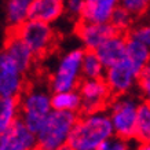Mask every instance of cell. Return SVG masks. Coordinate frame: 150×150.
<instances>
[{"label": "cell", "instance_id": "obj_1", "mask_svg": "<svg viewBox=\"0 0 150 150\" xmlns=\"http://www.w3.org/2000/svg\"><path fill=\"white\" fill-rule=\"evenodd\" d=\"M113 135L108 112L98 110L92 113H84L83 117L77 118L73 127L68 147L70 150H95L102 142Z\"/></svg>", "mask_w": 150, "mask_h": 150}, {"label": "cell", "instance_id": "obj_2", "mask_svg": "<svg viewBox=\"0 0 150 150\" xmlns=\"http://www.w3.org/2000/svg\"><path fill=\"white\" fill-rule=\"evenodd\" d=\"M77 118V113L51 110L36 132L37 150H58L68 146L69 137Z\"/></svg>", "mask_w": 150, "mask_h": 150}, {"label": "cell", "instance_id": "obj_3", "mask_svg": "<svg viewBox=\"0 0 150 150\" xmlns=\"http://www.w3.org/2000/svg\"><path fill=\"white\" fill-rule=\"evenodd\" d=\"M19 118L33 134L43 125L51 113V94L43 87H32L18 96Z\"/></svg>", "mask_w": 150, "mask_h": 150}, {"label": "cell", "instance_id": "obj_4", "mask_svg": "<svg viewBox=\"0 0 150 150\" xmlns=\"http://www.w3.org/2000/svg\"><path fill=\"white\" fill-rule=\"evenodd\" d=\"M108 106H109L108 114L114 137L125 141L134 138L139 100L131 94H123V95H116L112 100H109Z\"/></svg>", "mask_w": 150, "mask_h": 150}, {"label": "cell", "instance_id": "obj_5", "mask_svg": "<svg viewBox=\"0 0 150 150\" xmlns=\"http://www.w3.org/2000/svg\"><path fill=\"white\" fill-rule=\"evenodd\" d=\"M84 50L73 48L66 51L57 62L50 79V88L52 92L77 90L81 81V59Z\"/></svg>", "mask_w": 150, "mask_h": 150}, {"label": "cell", "instance_id": "obj_6", "mask_svg": "<svg viewBox=\"0 0 150 150\" xmlns=\"http://www.w3.org/2000/svg\"><path fill=\"white\" fill-rule=\"evenodd\" d=\"M14 33L29 47L35 57L47 54L55 40V33L51 23L35 19H26L14 29Z\"/></svg>", "mask_w": 150, "mask_h": 150}, {"label": "cell", "instance_id": "obj_7", "mask_svg": "<svg viewBox=\"0 0 150 150\" xmlns=\"http://www.w3.org/2000/svg\"><path fill=\"white\" fill-rule=\"evenodd\" d=\"M139 74L141 73L127 59L123 58L117 64L106 68L103 80L112 94L123 95V94H129L137 87Z\"/></svg>", "mask_w": 150, "mask_h": 150}, {"label": "cell", "instance_id": "obj_8", "mask_svg": "<svg viewBox=\"0 0 150 150\" xmlns=\"http://www.w3.org/2000/svg\"><path fill=\"white\" fill-rule=\"evenodd\" d=\"M77 92L84 113L103 110L105 106L109 103L112 94L103 79H84L79 84Z\"/></svg>", "mask_w": 150, "mask_h": 150}, {"label": "cell", "instance_id": "obj_9", "mask_svg": "<svg viewBox=\"0 0 150 150\" xmlns=\"http://www.w3.org/2000/svg\"><path fill=\"white\" fill-rule=\"evenodd\" d=\"M25 87L23 73L4 51L0 52V98H18Z\"/></svg>", "mask_w": 150, "mask_h": 150}, {"label": "cell", "instance_id": "obj_10", "mask_svg": "<svg viewBox=\"0 0 150 150\" xmlns=\"http://www.w3.org/2000/svg\"><path fill=\"white\" fill-rule=\"evenodd\" d=\"M0 150H37L36 134L18 118L6 132L0 135Z\"/></svg>", "mask_w": 150, "mask_h": 150}, {"label": "cell", "instance_id": "obj_11", "mask_svg": "<svg viewBox=\"0 0 150 150\" xmlns=\"http://www.w3.org/2000/svg\"><path fill=\"white\" fill-rule=\"evenodd\" d=\"M114 30L110 23H94V22H83L77 28V36L81 41L86 51H95L98 47L113 36Z\"/></svg>", "mask_w": 150, "mask_h": 150}, {"label": "cell", "instance_id": "obj_12", "mask_svg": "<svg viewBox=\"0 0 150 150\" xmlns=\"http://www.w3.org/2000/svg\"><path fill=\"white\" fill-rule=\"evenodd\" d=\"M120 6V0H84L81 11L83 22L109 23L112 14Z\"/></svg>", "mask_w": 150, "mask_h": 150}, {"label": "cell", "instance_id": "obj_13", "mask_svg": "<svg viewBox=\"0 0 150 150\" xmlns=\"http://www.w3.org/2000/svg\"><path fill=\"white\" fill-rule=\"evenodd\" d=\"M64 11L62 0H33L29 6L28 19L52 23L62 17Z\"/></svg>", "mask_w": 150, "mask_h": 150}, {"label": "cell", "instance_id": "obj_14", "mask_svg": "<svg viewBox=\"0 0 150 150\" xmlns=\"http://www.w3.org/2000/svg\"><path fill=\"white\" fill-rule=\"evenodd\" d=\"M125 43L127 39L123 36V33H114L113 36H110L96 48L95 54L98 55L105 68H109L124 58Z\"/></svg>", "mask_w": 150, "mask_h": 150}, {"label": "cell", "instance_id": "obj_15", "mask_svg": "<svg viewBox=\"0 0 150 150\" xmlns=\"http://www.w3.org/2000/svg\"><path fill=\"white\" fill-rule=\"evenodd\" d=\"M3 51L13 59V62L18 66V69L23 74L32 68L35 55H33L32 51L29 50V47L15 33H11L8 36Z\"/></svg>", "mask_w": 150, "mask_h": 150}, {"label": "cell", "instance_id": "obj_16", "mask_svg": "<svg viewBox=\"0 0 150 150\" xmlns=\"http://www.w3.org/2000/svg\"><path fill=\"white\" fill-rule=\"evenodd\" d=\"M124 58L137 69L139 73L145 69V66L150 62V50L143 46L141 41L134 37H128L125 43V54Z\"/></svg>", "mask_w": 150, "mask_h": 150}, {"label": "cell", "instance_id": "obj_17", "mask_svg": "<svg viewBox=\"0 0 150 150\" xmlns=\"http://www.w3.org/2000/svg\"><path fill=\"white\" fill-rule=\"evenodd\" d=\"M51 108L59 112H70L77 113L81 110V100L77 90L72 91H59L51 94Z\"/></svg>", "mask_w": 150, "mask_h": 150}, {"label": "cell", "instance_id": "obj_18", "mask_svg": "<svg viewBox=\"0 0 150 150\" xmlns=\"http://www.w3.org/2000/svg\"><path fill=\"white\" fill-rule=\"evenodd\" d=\"M33 0H7L6 3V18L11 28H18L28 19L29 6Z\"/></svg>", "mask_w": 150, "mask_h": 150}, {"label": "cell", "instance_id": "obj_19", "mask_svg": "<svg viewBox=\"0 0 150 150\" xmlns=\"http://www.w3.org/2000/svg\"><path fill=\"white\" fill-rule=\"evenodd\" d=\"M19 118L18 98H0V135Z\"/></svg>", "mask_w": 150, "mask_h": 150}, {"label": "cell", "instance_id": "obj_20", "mask_svg": "<svg viewBox=\"0 0 150 150\" xmlns=\"http://www.w3.org/2000/svg\"><path fill=\"white\" fill-rule=\"evenodd\" d=\"M134 138L139 142H150V102H139Z\"/></svg>", "mask_w": 150, "mask_h": 150}, {"label": "cell", "instance_id": "obj_21", "mask_svg": "<svg viewBox=\"0 0 150 150\" xmlns=\"http://www.w3.org/2000/svg\"><path fill=\"white\" fill-rule=\"evenodd\" d=\"M106 68L100 62L95 51H84L81 59L83 79H103Z\"/></svg>", "mask_w": 150, "mask_h": 150}, {"label": "cell", "instance_id": "obj_22", "mask_svg": "<svg viewBox=\"0 0 150 150\" xmlns=\"http://www.w3.org/2000/svg\"><path fill=\"white\" fill-rule=\"evenodd\" d=\"M132 21H134V17L131 14L128 13L127 10H124L123 7L118 6L117 8L114 10V13L112 14V18H110L109 23L117 33H123L131 28Z\"/></svg>", "mask_w": 150, "mask_h": 150}, {"label": "cell", "instance_id": "obj_23", "mask_svg": "<svg viewBox=\"0 0 150 150\" xmlns=\"http://www.w3.org/2000/svg\"><path fill=\"white\" fill-rule=\"evenodd\" d=\"M120 7L127 10L132 17H141L150 8V0H120Z\"/></svg>", "mask_w": 150, "mask_h": 150}, {"label": "cell", "instance_id": "obj_24", "mask_svg": "<svg viewBox=\"0 0 150 150\" xmlns=\"http://www.w3.org/2000/svg\"><path fill=\"white\" fill-rule=\"evenodd\" d=\"M139 90H141L142 96L145 98L146 102H150V62L145 66L138 79V84Z\"/></svg>", "mask_w": 150, "mask_h": 150}, {"label": "cell", "instance_id": "obj_25", "mask_svg": "<svg viewBox=\"0 0 150 150\" xmlns=\"http://www.w3.org/2000/svg\"><path fill=\"white\" fill-rule=\"evenodd\" d=\"M129 37L137 39L138 41H141L143 46H146L150 50V22H146L143 25L137 26L131 32Z\"/></svg>", "mask_w": 150, "mask_h": 150}, {"label": "cell", "instance_id": "obj_26", "mask_svg": "<svg viewBox=\"0 0 150 150\" xmlns=\"http://www.w3.org/2000/svg\"><path fill=\"white\" fill-rule=\"evenodd\" d=\"M95 150H128V143L125 139L113 135L112 138L102 142Z\"/></svg>", "mask_w": 150, "mask_h": 150}, {"label": "cell", "instance_id": "obj_27", "mask_svg": "<svg viewBox=\"0 0 150 150\" xmlns=\"http://www.w3.org/2000/svg\"><path fill=\"white\" fill-rule=\"evenodd\" d=\"M84 6V0H64V8L72 17H80Z\"/></svg>", "mask_w": 150, "mask_h": 150}, {"label": "cell", "instance_id": "obj_28", "mask_svg": "<svg viewBox=\"0 0 150 150\" xmlns=\"http://www.w3.org/2000/svg\"><path fill=\"white\" fill-rule=\"evenodd\" d=\"M137 150H150V142H141V145L137 147Z\"/></svg>", "mask_w": 150, "mask_h": 150}, {"label": "cell", "instance_id": "obj_29", "mask_svg": "<svg viewBox=\"0 0 150 150\" xmlns=\"http://www.w3.org/2000/svg\"><path fill=\"white\" fill-rule=\"evenodd\" d=\"M58 150H70V149H69L68 146H65V147H62V149H58Z\"/></svg>", "mask_w": 150, "mask_h": 150}, {"label": "cell", "instance_id": "obj_30", "mask_svg": "<svg viewBox=\"0 0 150 150\" xmlns=\"http://www.w3.org/2000/svg\"><path fill=\"white\" fill-rule=\"evenodd\" d=\"M62 1H64V0H62Z\"/></svg>", "mask_w": 150, "mask_h": 150}]
</instances>
